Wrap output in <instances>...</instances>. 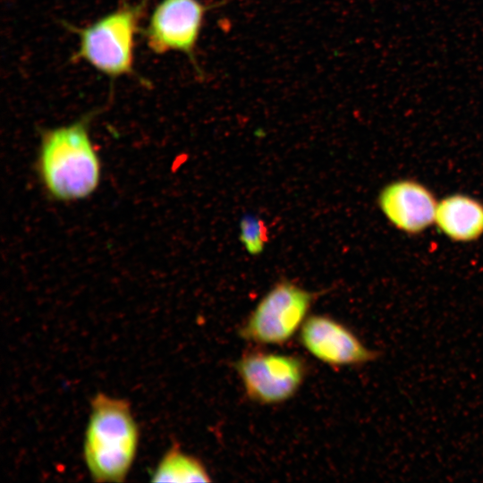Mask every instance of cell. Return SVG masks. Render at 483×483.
<instances>
[{
  "label": "cell",
  "instance_id": "cell-4",
  "mask_svg": "<svg viewBox=\"0 0 483 483\" xmlns=\"http://www.w3.org/2000/svg\"><path fill=\"white\" fill-rule=\"evenodd\" d=\"M316 294L282 280L262 297L239 329L241 337L263 345L287 343L300 331Z\"/></svg>",
  "mask_w": 483,
  "mask_h": 483
},
{
  "label": "cell",
  "instance_id": "cell-2",
  "mask_svg": "<svg viewBox=\"0 0 483 483\" xmlns=\"http://www.w3.org/2000/svg\"><path fill=\"white\" fill-rule=\"evenodd\" d=\"M150 2L123 1L83 27L64 23L78 39L72 60L87 64L110 80L134 78L146 84L135 71V46Z\"/></svg>",
  "mask_w": 483,
  "mask_h": 483
},
{
  "label": "cell",
  "instance_id": "cell-7",
  "mask_svg": "<svg viewBox=\"0 0 483 483\" xmlns=\"http://www.w3.org/2000/svg\"><path fill=\"white\" fill-rule=\"evenodd\" d=\"M299 332L303 348L332 367L360 366L379 357L378 352L367 347L351 329L328 316H309Z\"/></svg>",
  "mask_w": 483,
  "mask_h": 483
},
{
  "label": "cell",
  "instance_id": "cell-9",
  "mask_svg": "<svg viewBox=\"0 0 483 483\" xmlns=\"http://www.w3.org/2000/svg\"><path fill=\"white\" fill-rule=\"evenodd\" d=\"M434 225L453 242L477 241L483 236V202L463 193L445 196L437 202Z\"/></svg>",
  "mask_w": 483,
  "mask_h": 483
},
{
  "label": "cell",
  "instance_id": "cell-1",
  "mask_svg": "<svg viewBox=\"0 0 483 483\" xmlns=\"http://www.w3.org/2000/svg\"><path fill=\"white\" fill-rule=\"evenodd\" d=\"M98 112L90 111L72 123L41 131L36 170L51 199L81 200L98 188L101 160L89 133Z\"/></svg>",
  "mask_w": 483,
  "mask_h": 483
},
{
  "label": "cell",
  "instance_id": "cell-5",
  "mask_svg": "<svg viewBox=\"0 0 483 483\" xmlns=\"http://www.w3.org/2000/svg\"><path fill=\"white\" fill-rule=\"evenodd\" d=\"M216 6L201 0H159L141 29L148 48L156 55H183L202 76L197 61L198 43L207 13Z\"/></svg>",
  "mask_w": 483,
  "mask_h": 483
},
{
  "label": "cell",
  "instance_id": "cell-11",
  "mask_svg": "<svg viewBox=\"0 0 483 483\" xmlns=\"http://www.w3.org/2000/svg\"><path fill=\"white\" fill-rule=\"evenodd\" d=\"M239 238L249 254L259 255L263 252L268 240L267 228L263 220L246 216L240 222Z\"/></svg>",
  "mask_w": 483,
  "mask_h": 483
},
{
  "label": "cell",
  "instance_id": "cell-10",
  "mask_svg": "<svg viewBox=\"0 0 483 483\" xmlns=\"http://www.w3.org/2000/svg\"><path fill=\"white\" fill-rule=\"evenodd\" d=\"M153 482L211 481L204 464L195 456L172 446L162 457L153 472Z\"/></svg>",
  "mask_w": 483,
  "mask_h": 483
},
{
  "label": "cell",
  "instance_id": "cell-6",
  "mask_svg": "<svg viewBox=\"0 0 483 483\" xmlns=\"http://www.w3.org/2000/svg\"><path fill=\"white\" fill-rule=\"evenodd\" d=\"M234 368L248 398L264 405L292 398L307 376V365L301 357L263 351L245 352Z\"/></svg>",
  "mask_w": 483,
  "mask_h": 483
},
{
  "label": "cell",
  "instance_id": "cell-3",
  "mask_svg": "<svg viewBox=\"0 0 483 483\" xmlns=\"http://www.w3.org/2000/svg\"><path fill=\"white\" fill-rule=\"evenodd\" d=\"M84 439V459L97 482L123 481L134 462L139 428L126 399L93 396Z\"/></svg>",
  "mask_w": 483,
  "mask_h": 483
},
{
  "label": "cell",
  "instance_id": "cell-8",
  "mask_svg": "<svg viewBox=\"0 0 483 483\" xmlns=\"http://www.w3.org/2000/svg\"><path fill=\"white\" fill-rule=\"evenodd\" d=\"M437 202L426 185L412 179L387 183L377 198L378 207L387 221L411 235L421 233L434 225Z\"/></svg>",
  "mask_w": 483,
  "mask_h": 483
}]
</instances>
